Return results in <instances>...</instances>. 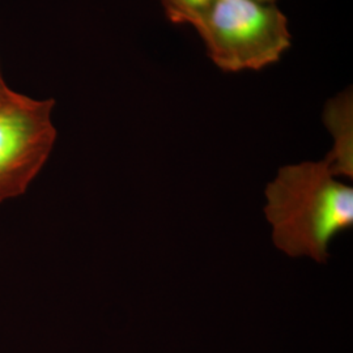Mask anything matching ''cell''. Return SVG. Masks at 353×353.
<instances>
[{"label": "cell", "instance_id": "3", "mask_svg": "<svg viewBox=\"0 0 353 353\" xmlns=\"http://www.w3.org/2000/svg\"><path fill=\"white\" fill-rule=\"evenodd\" d=\"M55 101L12 89L0 99V203L26 192L50 157L57 140Z\"/></svg>", "mask_w": 353, "mask_h": 353}, {"label": "cell", "instance_id": "6", "mask_svg": "<svg viewBox=\"0 0 353 353\" xmlns=\"http://www.w3.org/2000/svg\"><path fill=\"white\" fill-rule=\"evenodd\" d=\"M8 92H10V88L7 87V84H6V81H4L3 76H1V71H0V99L3 96H6Z\"/></svg>", "mask_w": 353, "mask_h": 353}, {"label": "cell", "instance_id": "1", "mask_svg": "<svg viewBox=\"0 0 353 353\" xmlns=\"http://www.w3.org/2000/svg\"><path fill=\"white\" fill-rule=\"evenodd\" d=\"M334 176L325 159L284 166L267 185L265 217L281 252L326 263L331 240L353 227V188Z\"/></svg>", "mask_w": 353, "mask_h": 353}, {"label": "cell", "instance_id": "2", "mask_svg": "<svg viewBox=\"0 0 353 353\" xmlns=\"http://www.w3.org/2000/svg\"><path fill=\"white\" fill-rule=\"evenodd\" d=\"M210 58L225 72L262 70L290 48L288 19L275 4L216 0L195 28Z\"/></svg>", "mask_w": 353, "mask_h": 353}, {"label": "cell", "instance_id": "4", "mask_svg": "<svg viewBox=\"0 0 353 353\" xmlns=\"http://www.w3.org/2000/svg\"><path fill=\"white\" fill-rule=\"evenodd\" d=\"M325 125L334 137V148L326 156L334 176L353 178V94L347 89L328 100Z\"/></svg>", "mask_w": 353, "mask_h": 353}, {"label": "cell", "instance_id": "7", "mask_svg": "<svg viewBox=\"0 0 353 353\" xmlns=\"http://www.w3.org/2000/svg\"><path fill=\"white\" fill-rule=\"evenodd\" d=\"M252 1L261 3V4H275V1H276V0H252Z\"/></svg>", "mask_w": 353, "mask_h": 353}, {"label": "cell", "instance_id": "5", "mask_svg": "<svg viewBox=\"0 0 353 353\" xmlns=\"http://www.w3.org/2000/svg\"><path fill=\"white\" fill-rule=\"evenodd\" d=\"M169 21L174 24H201L216 0H160Z\"/></svg>", "mask_w": 353, "mask_h": 353}]
</instances>
